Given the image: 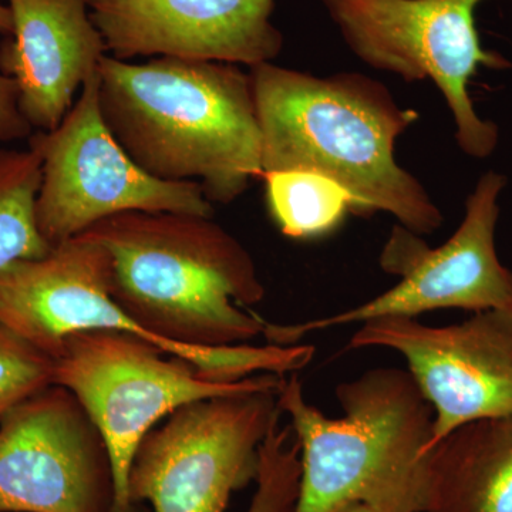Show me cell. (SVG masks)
<instances>
[{
    "instance_id": "cell-13",
    "label": "cell",
    "mask_w": 512,
    "mask_h": 512,
    "mask_svg": "<svg viewBox=\"0 0 512 512\" xmlns=\"http://www.w3.org/2000/svg\"><path fill=\"white\" fill-rule=\"evenodd\" d=\"M275 0H89L90 16L120 60L177 57L251 67L284 47Z\"/></svg>"
},
{
    "instance_id": "cell-2",
    "label": "cell",
    "mask_w": 512,
    "mask_h": 512,
    "mask_svg": "<svg viewBox=\"0 0 512 512\" xmlns=\"http://www.w3.org/2000/svg\"><path fill=\"white\" fill-rule=\"evenodd\" d=\"M99 107L124 151L151 177L192 181L211 204L238 200L262 178L251 77L237 64L106 55Z\"/></svg>"
},
{
    "instance_id": "cell-21",
    "label": "cell",
    "mask_w": 512,
    "mask_h": 512,
    "mask_svg": "<svg viewBox=\"0 0 512 512\" xmlns=\"http://www.w3.org/2000/svg\"><path fill=\"white\" fill-rule=\"evenodd\" d=\"M12 28V13H10L8 5L0 0V35L9 36L12 33Z\"/></svg>"
},
{
    "instance_id": "cell-18",
    "label": "cell",
    "mask_w": 512,
    "mask_h": 512,
    "mask_svg": "<svg viewBox=\"0 0 512 512\" xmlns=\"http://www.w3.org/2000/svg\"><path fill=\"white\" fill-rule=\"evenodd\" d=\"M279 414L259 447L256 491L248 512H293L301 481V447Z\"/></svg>"
},
{
    "instance_id": "cell-17",
    "label": "cell",
    "mask_w": 512,
    "mask_h": 512,
    "mask_svg": "<svg viewBox=\"0 0 512 512\" xmlns=\"http://www.w3.org/2000/svg\"><path fill=\"white\" fill-rule=\"evenodd\" d=\"M40 184L42 160L35 150L0 151V271L52 251L37 224Z\"/></svg>"
},
{
    "instance_id": "cell-22",
    "label": "cell",
    "mask_w": 512,
    "mask_h": 512,
    "mask_svg": "<svg viewBox=\"0 0 512 512\" xmlns=\"http://www.w3.org/2000/svg\"><path fill=\"white\" fill-rule=\"evenodd\" d=\"M338 512H377L373 510L372 507L365 504H350L348 507L342 508V510Z\"/></svg>"
},
{
    "instance_id": "cell-14",
    "label": "cell",
    "mask_w": 512,
    "mask_h": 512,
    "mask_svg": "<svg viewBox=\"0 0 512 512\" xmlns=\"http://www.w3.org/2000/svg\"><path fill=\"white\" fill-rule=\"evenodd\" d=\"M13 28L0 45V72L18 84L33 130H55L84 83L99 72L106 43L89 0H6Z\"/></svg>"
},
{
    "instance_id": "cell-8",
    "label": "cell",
    "mask_w": 512,
    "mask_h": 512,
    "mask_svg": "<svg viewBox=\"0 0 512 512\" xmlns=\"http://www.w3.org/2000/svg\"><path fill=\"white\" fill-rule=\"evenodd\" d=\"M505 185L504 175L485 173L468 195L460 227L441 247L430 248L421 235L394 225L379 264L386 274L399 276V284L328 318L293 325L268 322L266 343L296 345L313 332L373 319L417 318L439 309L477 313L512 305V271L501 264L495 248L498 198Z\"/></svg>"
},
{
    "instance_id": "cell-11",
    "label": "cell",
    "mask_w": 512,
    "mask_h": 512,
    "mask_svg": "<svg viewBox=\"0 0 512 512\" xmlns=\"http://www.w3.org/2000/svg\"><path fill=\"white\" fill-rule=\"evenodd\" d=\"M386 348L406 359L434 410L431 448L473 421L512 417V305L450 326L416 318L362 323L348 350Z\"/></svg>"
},
{
    "instance_id": "cell-1",
    "label": "cell",
    "mask_w": 512,
    "mask_h": 512,
    "mask_svg": "<svg viewBox=\"0 0 512 512\" xmlns=\"http://www.w3.org/2000/svg\"><path fill=\"white\" fill-rule=\"evenodd\" d=\"M249 77L262 175H325L348 192L356 214L389 212L421 237L443 225L424 185L394 157L397 138L419 114L400 107L384 84L360 73L320 77L272 62L251 67Z\"/></svg>"
},
{
    "instance_id": "cell-6",
    "label": "cell",
    "mask_w": 512,
    "mask_h": 512,
    "mask_svg": "<svg viewBox=\"0 0 512 512\" xmlns=\"http://www.w3.org/2000/svg\"><path fill=\"white\" fill-rule=\"evenodd\" d=\"M285 377L259 373L235 383L211 382L191 363L117 330L72 333L53 357V384L79 399L109 448L111 512H131V464L141 440L161 420L211 397L278 389Z\"/></svg>"
},
{
    "instance_id": "cell-19",
    "label": "cell",
    "mask_w": 512,
    "mask_h": 512,
    "mask_svg": "<svg viewBox=\"0 0 512 512\" xmlns=\"http://www.w3.org/2000/svg\"><path fill=\"white\" fill-rule=\"evenodd\" d=\"M53 384V359L0 326V419Z\"/></svg>"
},
{
    "instance_id": "cell-16",
    "label": "cell",
    "mask_w": 512,
    "mask_h": 512,
    "mask_svg": "<svg viewBox=\"0 0 512 512\" xmlns=\"http://www.w3.org/2000/svg\"><path fill=\"white\" fill-rule=\"evenodd\" d=\"M266 202L282 234L316 238L338 227L352 211L348 192L325 175L312 171H275L262 175Z\"/></svg>"
},
{
    "instance_id": "cell-4",
    "label": "cell",
    "mask_w": 512,
    "mask_h": 512,
    "mask_svg": "<svg viewBox=\"0 0 512 512\" xmlns=\"http://www.w3.org/2000/svg\"><path fill=\"white\" fill-rule=\"evenodd\" d=\"M336 397L345 416L329 419L306 402L296 373L279 390V409L301 447L293 512H338L350 504L423 511L434 410L409 370H367L339 384Z\"/></svg>"
},
{
    "instance_id": "cell-20",
    "label": "cell",
    "mask_w": 512,
    "mask_h": 512,
    "mask_svg": "<svg viewBox=\"0 0 512 512\" xmlns=\"http://www.w3.org/2000/svg\"><path fill=\"white\" fill-rule=\"evenodd\" d=\"M33 127L19 107L18 84L0 72V141H13L32 136Z\"/></svg>"
},
{
    "instance_id": "cell-3",
    "label": "cell",
    "mask_w": 512,
    "mask_h": 512,
    "mask_svg": "<svg viewBox=\"0 0 512 512\" xmlns=\"http://www.w3.org/2000/svg\"><path fill=\"white\" fill-rule=\"evenodd\" d=\"M80 235L109 252L111 298L156 338L225 348L264 335L249 309L265 298L254 259L212 218L121 212Z\"/></svg>"
},
{
    "instance_id": "cell-9",
    "label": "cell",
    "mask_w": 512,
    "mask_h": 512,
    "mask_svg": "<svg viewBox=\"0 0 512 512\" xmlns=\"http://www.w3.org/2000/svg\"><path fill=\"white\" fill-rule=\"evenodd\" d=\"M29 146L42 160L36 217L52 247L121 212L214 217L200 184L158 180L131 160L101 117L99 72L84 83L62 123L33 133Z\"/></svg>"
},
{
    "instance_id": "cell-15",
    "label": "cell",
    "mask_w": 512,
    "mask_h": 512,
    "mask_svg": "<svg viewBox=\"0 0 512 512\" xmlns=\"http://www.w3.org/2000/svg\"><path fill=\"white\" fill-rule=\"evenodd\" d=\"M421 512H512V417L473 421L431 448Z\"/></svg>"
},
{
    "instance_id": "cell-7",
    "label": "cell",
    "mask_w": 512,
    "mask_h": 512,
    "mask_svg": "<svg viewBox=\"0 0 512 512\" xmlns=\"http://www.w3.org/2000/svg\"><path fill=\"white\" fill-rule=\"evenodd\" d=\"M349 49L373 69L404 82L431 80L446 100L458 147L484 160L497 148L500 131L478 116L468 90L480 67H512L485 50L476 26L484 0H320Z\"/></svg>"
},
{
    "instance_id": "cell-5",
    "label": "cell",
    "mask_w": 512,
    "mask_h": 512,
    "mask_svg": "<svg viewBox=\"0 0 512 512\" xmlns=\"http://www.w3.org/2000/svg\"><path fill=\"white\" fill-rule=\"evenodd\" d=\"M109 252L77 235L49 254L23 259L0 271V326L55 357L67 336L84 330H117L150 342L191 363L202 377L235 383L259 373L288 376L308 366L311 345L178 346L151 335L110 295Z\"/></svg>"
},
{
    "instance_id": "cell-12",
    "label": "cell",
    "mask_w": 512,
    "mask_h": 512,
    "mask_svg": "<svg viewBox=\"0 0 512 512\" xmlns=\"http://www.w3.org/2000/svg\"><path fill=\"white\" fill-rule=\"evenodd\" d=\"M0 421V512H111L109 448L70 390L50 384Z\"/></svg>"
},
{
    "instance_id": "cell-10",
    "label": "cell",
    "mask_w": 512,
    "mask_h": 512,
    "mask_svg": "<svg viewBox=\"0 0 512 512\" xmlns=\"http://www.w3.org/2000/svg\"><path fill=\"white\" fill-rule=\"evenodd\" d=\"M281 387L211 397L165 417L137 448L131 504L148 501L154 512L227 511L232 493L258 473L259 447L281 414Z\"/></svg>"
}]
</instances>
